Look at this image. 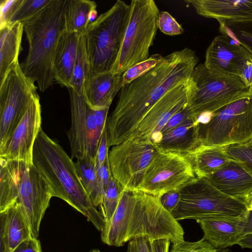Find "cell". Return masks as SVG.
Returning a JSON list of instances; mask_svg holds the SVG:
<instances>
[{
	"label": "cell",
	"instance_id": "obj_17",
	"mask_svg": "<svg viewBox=\"0 0 252 252\" xmlns=\"http://www.w3.org/2000/svg\"><path fill=\"white\" fill-rule=\"evenodd\" d=\"M221 33L207 49L204 64L214 73L239 76L244 63L252 59V54L231 36Z\"/></svg>",
	"mask_w": 252,
	"mask_h": 252
},
{
	"label": "cell",
	"instance_id": "obj_23",
	"mask_svg": "<svg viewBox=\"0 0 252 252\" xmlns=\"http://www.w3.org/2000/svg\"><path fill=\"white\" fill-rule=\"evenodd\" d=\"M198 120L191 117L153 142L158 151L186 155L199 146Z\"/></svg>",
	"mask_w": 252,
	"mask_h": 252
},
{
	"label": "cell",
	"instance_id": "obj_15",
	"mask_svg": "<svg viewBox=\"0 0 252 252\" xmlns=\"http://www.w3.org/2000/svg\"><path fill=\"white\" fill-rule=\"evenodd\" d=\"M192 86L190 79L166 93L146 113L134 136L152 141L174 115L187 107Z\"/></svg>",
	"mask_w": 252,
	"mask_h": 252
},
{
	"label": "cell",
	"instance_id": "obj_9",
	"mask_svg": "<svg viewBox=\"0 0 252 252\" xmlns=\"http://www.w3.org/2000/svg\"><path fill=\"white\" fill-rule=\"evenodd\" d=\"M190 79L192 86L188 106L197 120L250 93L239 76L211 72L204 63L195 67Z\"/></svg>",
	"mask_w": 252,
	"mask_h": 252
},
{
	"label": "cell",
	"instance_id": "obj_32",
	"mask_svg": "<svg viewBox=\"0 0 252 252\" xmlns=\"http://www.w3.org/2000/svg\"><path fill=\"white\" fill-rule=\"evenodd\" d=\"M122 189L117 182L111 177L102 202L99 206V212L103 219L105 225L110 221L116 211L120 194Z\"/></svg>",
	"mask_w": 252,
	"mask_h": 252
},
{
	"label": "cell",
	"instance_id": "obj_11",
	"mask_svg": "<svg viewBox=\"0 0 252 252\" xmlns=\"http://www.w3.org/2000/svg\"><path fill=\"white\" fill-rule=\"evenodd\" d=\"M157 152L152 141L135 136L112 146L108 154L112 177L123 189L137 190Z\"/></svg>",
	"mask_w": 252,
	"mask_h": 252
},
{
	"label": "cell",
	"instance_id": "obj_51",
	"mask_svg": "<svg viewBox=\"0 0 252 252\" xmlns=\"http://www.w3.org/2000/svg\"><path fill=\"white\" fill-rule=\"evenodd\" d=\"M97 18V12L96 9L93 10L89 16V20L90 23L95 21Z\"/></svg>",
	"mask_w": 252,
	"mask_h": 252
},
{
	"label": "cell",
	"instance_id": "obj_52",
	"mask_svg": "<svg viewBox=\"0 0 252 252\" xmlns=\"http://www.w3.org/2000/svg\"><path fill=\"white\" fill-rule=\"evenodd\" d=\"M219 252H232L231 251H230L229 249H224L220 250Z\"/></svg>",
	"mask_w": 252,
	"mask_h": 252
},
{
	"label": "cell",
	"instance_id": "obj_14",
	"mask_svg": "<svg viewBox=\"0 0 252 252\" xmlns=\"http://www.w3.org/2000/svg\"><path fill=\"white\" fill-rule=\"evenodd\" d=\"M52 197L45 178L33 164L29 165L22 175L16 203L26 216L33 238L39 236L41 220Z\"/></svg>",
	"mask_w": 252,
	"mask_h": 252
},
{
	"label": "cell",
	"instance_id": "obj_1",
	"mask_svg": "<svg viewBox=\"0 0 252 252\" xmlns=\"http://www.w3.org/2000/svg\"><path fill=\"white\" fill-rule=\"evenodd\" d=\"M198 61L190 48L174 51L148 72L124 86L106 121L109 148L133 137L149 109L170 90L190 79Z\"/></svg>",
	"mask_w": 252,
	"mask_h": 252
},
{
	"label": "cell",
	"instance_id": "obj_29",
	"mask_svg": "<svg viewBox=\"0 0 252 252\" xmlns=\"http://www.w3.org/2000/svg\"><path fill=\"white\" fill-rule=\"evenodd\" d=\"M96 6L94 1L69 0L64 14V31L83 34L90 24V14Z\"/></svg>",
	"mask_w": 252,
	"mask_h": 252
},
{
	"label": "cell",
	"instance_id": "obj_3",
	"mask_svg": "<svg viewBox=\"0 0 252 252\" xmlns=\"http://www.w3.org/2000/svg\"><path fill=\"white\" fill-rule=\"evenodd\" d=\"M32 164L48 183L53 197L65 201L101 231L104 221L83 186L75 162L42 128L34 144Z\"/></svg>",
	"mask_w": 252,
	"mask_h": 252
},
{
	"label": "cell",
	"instance_id": "obj_20",
	"mask_svg": "<svg viewBox=\"0 0 252 252\" xmlns=\"http://www.w3.org/2000/svg\"><path fill=\"white\" fill-rule=\"evenodd\" d=\"M206 178L219 191L236 199L243 200L252 192V176L233 160Z\"/></svg>",
	"mask_w": 252,
	"mask_h": 252
},
{
	"label": "cell",
	"instance_id": "obj_16",
	"mask_svg": "<svg viewBox=\"0 0 252 252\" xmlns=\"http://www.w3.org/2000/svg\"><path fill=\"white\" fill-rule=\"evenodd\" d=\"M41 124V109L38 94L32 98L29 106L13 133L0 148V158L32 163L34 144Z\"/></svg>",
	"mask_w": 252,
	"mask_h": 252
},
{
	"label": "cell",
	"instance_id": "obj_26",
	"mask_svg": "<svg viewBox=\"0 0 252 252\" xmlns=\"http://www.w3.org/2000/svg\"><path fill=\"white\" fill-rule=\"evenodd\" d=\"M31 164L0 158V212L16 203L22 175Z\"/></svg>",
	"mask_w": 252,
	"mask_h": 252
},
{
	"label": "cell",
	"instance_id": "obj_2",
	"mask_svg": "<svg viewBox=\"0 0 252 252\" xmlns=\"http://www.w3.org/2000/svg\"><path fill=\"white\" fill-rule=\"evenodd\" d=\"M184 236L183 228L163 207L159 197L126 189L121 191L116 211L101 231L102 242L115 247L141 237L176 244L184 241Z\"/></svg>",
	"mask_w": 252,
	"mask_h": 252
},
{
	"label": "cell",
	"instance_id": "obj_34",
	"mask_svg": "<svg viewBox=\"0 0 252 252\" xmlns=\"http://www.w3.org/2000/svg\"><path fill=\"white\" fill-rule=\"evenodd\" d=\"M163 59V57L159 54H153L146 60L130 67L121 75L123 87L155 68L162 61Z\"/></svg>",
	"mask_w": 252,
	"mask_h": 252
},
{
	"label": "cell",
	"instance_id": "obj_22",
	"mask_svg": "<svg viewBox=\"0 0 252 252\" xmlns=\"http://www.w3.org/2000/svg\"><path fill=\"white\" fill-rule=\"evenodd\" d=\"M121 75L108 71L85 79L83 95L91 108L94 110L109 108L123 87Z\"/></svg>",
	"mask_w": 252,
	"mask_h": 252
},
{
	"label": "cell",
	"instance_id": "obj_28",
	"mask_svg": "<svg viewBox=\"0 0 252 252\" xmlns=\"http://www.w3.org/2000/svg\"><path fill=\"white\" fill-rule=\"evenodd\" d=\"M76 170L85 189L97 207L101 204L104 191L97 175L94 157H85L76 159Z\"/></svg>",
	"mask_w": 252,
	"mask_h": 252
},
{
	"label": "cell",
	"instance_id": "obj_4",
	"mask_svg": "<svg viewBox=\"0 0 252 252\" xmlns=\"http://www.w3.org/2000/svg\"><path fill=\"white\" fill-rule=\"evenodd\" d=\"M69 0H52L36 16L23 23L29 51L20 64L24 74L44 92L55 82L53 61L59 38L65 30Z\"/></svg>",
	"mask_w": 252,
	"mask_h": 252
},
{
	"label": "cell",
	"instance_id": "obj_10",
	"mask_svg": "<svg viewBox=\"0 0 252 252\" xmlns=\"http://www.w3.org/2000/svg\"><path fill=\"white\" fill-rule=\"evenodd\" d=\"M196 177L185 155L158 151L137 190L160 197L169 192L180 191Z\"/></svg>",
	"mask_w": 252,
	"mask_h": 252
},
{
	"label": "cell",
	"instance_id": "obj_48",
	"mask_svg": "<svg viewBox=\"0 0 252 252\" xmlns=\"http://www.w3.org/2000/svg\"><path fill=\"white\" fill-rule=\"evenodd\" d=\"M245 217L243 237L247 234H252V208H248Z\"/></svg>",
	"mask_w": 252,
	"mask_h": 252
},
{
	"label": "cell",
	"instance_id": "obj_5",
	"mask_svg": "<svg viewBox=\"0 0 252 252\" xmlns=\"http://www.w3.org/2000/svg\"><path fill=\"white\" fill-rule=\"evenodd\" d=\"M129 12V5L118 0L89 25L83 34L88 62L86 78L111 71L121 48Z\"/></svg>",
	"mask_w": 252,
	"mask_h": 252
},
{
	"label": "cell",
	"instance_id": "obj_36",
	"mask_svg": "<svg viewBox=\"0 0 252 252\" xmlns=\"http://www.w3.org/2000/svg\"><path fill=\"white\" fill-rule=\"evenodd\" d=\"M158 28L162 32L169 35H179L184 32L182 27L166 11L160 12L158 19Z\"/></svg>",
	"mask_w": 252,
	"mask_h": 252
},
{
	"label": "cell",
	"instance_id": "obj_21",
	"mask_svg": "<svg viewBox=\"0 0 252 252\" xmlns=\"http://www.w3.org/2000/svg\"><path fill=\"white\" fill-rule=\"evenodd\" d=\"M32 237L30 224L18 204L0 212V252H12L20 243Z\"/></svg>",
	"mask_w": 252,
	"mask_h": 252
},
{
	"label": "cell",
	"instance_id": "obj_27",
	"mask_svg": "<svg viewBox=\"0 0 252 252\" xmlns=\"http://www.w3.org/2000/svg\"><path fill=\"white\" fill-rule=\"evenodd\" d=\"M190 160L196 177L207 178L226 166L231 159L223 147L199 145L185 155Z\"/></svg>",
	"mask_w": 252,
	"mask_h": 252
},
{
	"label": "cell",
	"instance_id": "obj_46",
	"mask_svg": "<svg viewBox=\"0 0 252 252\" xmlns=\"http://www.w3.org/2000/svg\"><path fill=\"white\" fill-rule=\"evenodd\" d=\"M109 108L94 110V118L96 126L99 130L102 132L106 126L107 114Z\"/></svg>",
	"mask_w": 252,
	"mask_h": 252
},
{
	"label": "cell",
	"instance_id": "obj_39",
	"mask_svg": "<svg viewBox=\"0 0 252 252\" xmlns=\"http://www.w3.org/2000/svg\"><path fill=\"white\" fill-rule=\"evenodd\" d=\"M19 0H1L0 2V29L9 25L10 18Z\"/></svg>",
	"mask_w": 252,
	"mask_h": 252
},
{
	"label": "cell",
	"instance_id": "obj_38",
	"mask_svg": "<svg viewBox=\"0 0 252 252\" xmlns=\"http://www.w3.org/2000/svg\"><path fill=\"white\" fill-rule=\"evenodd\" d=\"M106 126L101 135L97 152L95 156L96 170L101 166L108 157L109 150Z\"/></svg>",
	"mask_w": 252,
	"mask_h": 252
},
{
	"label": "cell",
	"instance_id": "obj_12",
	"mask_svg": "<svg viewBox=\"0 0 252 252\" xmlns=\"http://www.w3.org/2000/svg\"><path fill=\"white\" fill-rule=\"evenodd\" d=\"M34 82L23 72L20 64L0 85V148L10 137L37 94Z\"/></svg>",
	"mask_w": 252,
	"mask_h": 252
},
{
	"label": "cell",
	"instance_id": "obj_49",
	"mask_svg": "<svg viewBox=\"0 0 252 252\" xmlns=\"http://www.w3.org/2000/svg\"><path fill=\"white\" fill-rule=\"evenodd\" d=\"M237 245L242 248L252 249V234H247L243 237L238 242Z\"/></svg>",
	"mask_w": 252,
	"mask_h": 252
},
{
	"label": "cell",
	"instance_id": "obj_19",
	"mask_svg": "<svg viewBox=\"0 0 252 252\" xmlns=\"http://www.w3.org/2000/svg\"><path fill=\"white\" fill-rule=\"evenodd\" d=\"M245 217L200 219L203 238L218 250L237 244L243 237Z\"/></svg>",
	"mask_w": 252,
	"mask_h": 252
},
{
	"label": "cell",
	"instance_id": "obj_43",
	"mask_svg": "<svg viewBox=\"0 0 252 252\" xmlns=\"http://www.w3.org/2000/svg\"><path fill=\"white\" fill-rule=\"evenodd\" d=\"M239 76L250 92H252V59L247 61L243 65Z\"/></svg>",
	"mask_w": 252,
	"mask_h": 252
},
{
	"label": "cell",
	"instance_id": "obj_31",
	"mask_svg": "<svg viewBox=\"0 0 252 252\" xmlns=\"http://www.w3.org/2000/svg\"><path fill=\"white\" fill-rule=\"evenodd\" d=\"M52 0H19L10 18L9 24L24 23L32 19L48 5Z\"/></svg>",
	"mask_w": 252,
	"mask_h": 252
},
{
	"label": "cell",
	"instance_id": "obj_25",
	"mask_svg": "<svg viewBox=\"0 0 252 252\" xmlns=\"http://www.w3.org/2000/svg\"><path fill=\"white\" fill-rule=\"evenodd\" d=\"M24 31L23 24L20 22L0 29V85L9 73L20 64L18 57Z\"/></svg>",
	"mask_w": 252,
	"mask_h": 252
},
{
	"label": "cell",
	"instance_id": "obj_33",
	"mask_svg": "<svg viewBox=\"0 0 252 252\" xmlns=\"http://www.w3.org/2000/svg\"><path fill=\"white\" fill-rule=\"evenodd\" d=\"M229 158L238 162L252 176V138L242 144L223 147Z\"/></svg>",
	"mask_w": 252,
	"mask_h": 252
},
{
	"label": "cell",
	"instance_id": "obj_44",
	"mask_svg": "<svg viewBox=\"0 0 252 252\" xmlns=\"http://www.w3.org/2000/svg\"><path fill=\"white\" fill-rule=\"evenodd\" d=\"M247 48L252 54V28L240 29L233 37Z\"/></svg>",
	"mask_w": 252,
	"mask_h": 252
},
{
	"label": "cell",
	"instance_id": "obj_37",
	"mask_svg": "<svg viewBox=\"0 0 252 252\" xmlns=\"http://www.w3.org/2000/svg\"><path fill=\"white\" fill-rule=\"evenodd\" d=\"M191 117L193 116L192 115L188 106H187L185 108L176 113L169 119L152 142L153 143L157 140L159 136L167 133L174 127L181 124Z\"/></svg>",
	"mask_w": 252,
	"mask_h": 252
},
{
	"label": "cell",
	"instance_id": "obj_13",
	"mask_svg": "<svg viewBox=\"0 0 252 252\" xmlns=\"http://www.w3.org/2000/svg\"><path fill=\"white\" fill-rule=\"evenodd\" d=\"M69 93L71 126L67 132L71 158L94 157L102 134L95 121L94 110L86 101L83 94H77L71 89Z\"/></svg>",
	"mask_w": 252,
	"mask_h": 252
},
{
	"label": "cell",
	"instance_id": "obj_7",
	"mask_svg": "<svg viewBox=\"0 0 252 252\" xmlns=\"http://www.w3.org/2000/svg\"><path fill=\"white\" fill-rule=\"evenodd\" d=\"M121 48L111 70L122 75L149 57L158 28L159 10L154 0H132Z\"/></svg>",
	"mask_w": 252,
	"mask_h": 252
},
{
	"label": "cell",
	"instance_id": "obj_40",
	"mask_svg": "<svg viewBox=\"0 0 252 252\" xmlns=\"http://www.w3.org/2000/svg\"><path fill=\"white\" fill-rule=\"evenodd\" d=\"M152 241L146 237L131 240L128 242L126 252H153Z\"/></svg>",
	"mask_w": 252,
	"mask_h": 252
},
{
	"label": "cell",
	"instance_id": "obj_6",
	"mask_svg": "<svg viewBox=\"0 0 252 252\" xmlns=\"http://www.w3.org/2000/svg\"><path fill=\"white\" fill-rule=\"evenodd\" d=\"M245 202L215 188L206 178L196 177L179 191L178 202L171 212L179 221L186 219L245 217Z\"/></svg>",
	"mask_w": 252,
	"mask_h": 252
},
{
	"label": "cell",
	"instance_id": "obj_53",
	"mask_svg": "<svg viewBox=\"0 0 252 252\" xmlns=\"http://www.w3.org/2000/svg\"><path fill=\"white\" fill-rule=\"evenodd\" d=\"M89 252H100V251L98 249H93Z\"/></svg>",
	"mask_w": 252,
	"mask_h": 252
},
{
	"label": "cell",
	"instance_id": "obj_35",
	"mask_svg": "<svg viewBox=\"0 0 252 252\" xmlns=\"http://www.w3.org/2000/svg\"><path fill=\"white\" fill-rule=\"evenodd\" d=\"M171 249L169 252H219L203 237L196 242H188L184 240L172 244Z\"/></svg>",
	"mask_w": 252,
	"mask_h": 252
},
{
	"label": "cell",
	"instance_id": "obj_24",
	"mask_svg": "<svg viewBox=\"0 0 252 252\" xmlns=\"http://www.w3.org/2000/svg\"><path fill=\"white\" fill-rule=\"evenodd\" d=\"M80 35L64 31L57 43L53 61L55 81L71 88V81Z\"/></svg>",
	"mask_w": 252,
	"mask_h": 252
},
{
	"label": "cell",
	"instance_id": "obj_30",
	"mask_svg": "<svg viewBox=\"0 0 252 252\" xmlns=\"http://www.w3.org/2000/svg\"><path fill=\"white\" fill-rule=\"evenodd\" d=\"M88 72V62L85 49L83 35L80 36L76 57L73 66L71 88L77 94H83L85 80Z\"/></svg>",
	"mask_w": 252,
	"mask_h": 252
},
{
	"label": "cell",
	"instance_id": "obj_41",
	"mask_svg": "<svg viewBox=\"0 0 252 252\" xmlns=\"http://www.w3.org/2000/svg\"><path fill=\"white\" fill-rule=\"evenodd\" d=\"M12 252H42L40 241L31 238L20 243Z\"/></svg>",
	"mask_w": 252,
	"mask_h": 252
},
{
	"label": "cell",
	"instance_id": "obj_50",
	"mask_svg": "<svg viewBox=\"0 0 252 252\" xmlns=\"http://www.w3.org/2000/svg\"><path fill=\"white\" fill-rule=\"evenodd\" d=\"M248 208H252V192L248 195L244 200Z\"/></svg>",
	"mask_w": 252,
	"mask_h": 252
},
{
	"label": "cell",
	"instance_id": "obj_47",
	"mask_svg": "<svg viewBox=\"0 0 252 252\" xmlns=\"http://www.w3.org/2000/svg\"><path fill=\"white\" fill-rule=\"evenodd\" d=\"M170 241L167 239H157L152 241L153 252H169Z\"/></svg>",
	"mask_w": 252,
	"mask_h": 252
},
{
	"label": "cell",
	"instance_id": "obj_18",
	"mask_svg": "<svg viewBox=\"0 0 252 252\" xmlns=\"http://www.w3.org/2000/svg\"><path fill=\"white\" fill-rule=\"evenodd\" d=\"M197 13L220 25L252 22V0H186Z\"/></svg>",
	"mask_w": 252,
	"mask_h": 252
},
{
	"label": "cell",
	"instance_id": "obj_45",
	"mask_svg": "<svg viewBox=\"0 0 252 252\" xmlns=\"http://www.w3.org/2000/svg\"><path fill=\"white\" fill-rule=\"evenodd\" d=\"M97 173L105 193L109 182L112 177L108 157L104 163L97 169Z\"/></svg>",
	"mask_w": 252,
	"mask_h": 252
},
{
	"label": "cell",
	"instance_id": "obj_42",
	"mask_svg": "<svg viewBox=\"0 0 252 252\" xmlns=\"http://www.w3.org/2000/svg\"><path fill=\"white\" fill-rule=\"evenodd\" d=\"M163 207L171 213L176 207L179 198V191L166 193L159 197Z\"/></svg>",
	"mask_w": 252,
	"mask_h": 252
},
{
	"label": "cell",
	"instance_id": "obj_8",
	"mask_svg": "<svg viewBox=\"0 0 252 252\" xmlns=\"http://www.w3.org/2000/svg\"><path fill=\"white\" fill-rule=\"evenodd\" d=\"M252 138V92L211 114L198 125L199 145L225 147Z\"/></svg>",
	"mask_w": 252,
	"mask_h": 252
}]
</instances>
